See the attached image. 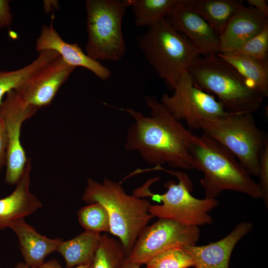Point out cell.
Here are the masks:
<instances>
[{
	"instance_id": "obj_1",
	"label": "cell",
	"mask_w": 268,
	"mask_h": 268,
	"mask_svg": "<svg viewBox=\"0 0 268 268\" xmlns=\"http://www.w3.org/2000/svg\"><path fill=\"white\" fill-rule=\"evenodd\" d=\"M145 101L150 116L131 108L118 109L134 120L127 131L125 148L137 152L143 160L155 166L167 164L174 168L195 169L190 151L195 134L156 98L146 96Z\"/></svg>"
},
{
	"instance_id": "obj_2",
	"label": "cell",
	"mask_w": 268,
	"mask_h": 268,
	"mask_svg": "<svg viewBox=\"0 0 268 268\" xmlns=\"http://www.w3.org/2000/svg\"><path fill=\"white\" fill-rule=\"evenodd\" d=\"M190 151L195 169L203 176L200 183L205 198L215 199L224 190L245 194L254 199L262 198L259 183L229 149L206 134H194Z\"/></svg>"
},
{
	"instance_id": "obj_3",
	"label": "cell",
	"mask_w": 268,
	"mask_h": 268,
	"mask_svg": "<svg viewBox=\"0 0 268 268\" xmlns=\"http://www.w3.org/2000/svg\"><path fill=\"white\" fill-rule=\"evenodd\" d=\"M187 70L194 85L214 94L227 112L253 114L263 103L264 97L217 54L200 56Z\"/></svg>"
},
{
	"instance_id": "obj_4",
	"label": "cell",
	"mask_w": 268,
	"mask_h": 268,
	"mask_svg": "<svg viewBox=\"0 0 268 268\" xmlns=\"http://www.w3.org/2000/svg\"><path fill=\"white\" fill-rule=\"evenodd\" d=\"M82 200L105 206L109 216L110 233L119 238L128 256L140 233L154 217L148 211V200L127 194L121 183L107 178L101 183L87 179Z\"/></svg>"
},
{
	"instance_id": "obj_5",
	"label": "cell",
	"mask_w": 268,
	"mask_h": 268,
	"mask_svg": "<svg viewBox=\"0 0 268 268\" xmlns=\"http://www.w3.org/2000/svg\"><path fill=\"white\" fill-rule=\"evenodd\" d=\"M139 48L158 76L173 90L183 72L201 54L163 18L136 38Z\"/></svg>"
},
{
	"instance_id": "obj_6",
	"label": "cell",
	"mask_w": 268,
	"mask_h": 268,
	"mask_svg": "<svg viewBox=\"0 0 268 268\" xmlns=\"http://www.w3.org/2000/svg\"><path fill=\"white\" fill-rule=\"evenodd\" d=\"M199 130L232 152L251 175L259 176L260 156L268 137L258 127L252 113L225 112L201 120Z\"/></svg>"
},
{
	"instance_id": "obj_7",
	"label": "cell",
	"mask_w": 268,
	"mask_h": 268,
	"mask_svg": "<svg viewBox=\"0 0 268 268\" xmlns=\"http://www.w3.org/2000/svg\"><path fill=\"white\" fill-rule=\"evenodd\" d=\"M179 180L176 184L169 180L164 184L167 189L163 194H155L149 190L150 186L159 179H149L142 186L135 189L134 196L137 198L150 197L153 201L162 202V204L150 205L149 212L154 217L174 220L187 226H198L210 224L212 222L209 212L216 207L219 201L215 199H198L194 197L191 181L187 174L180 171L167 170Z\"/></svg>"
},
{
	"instance_id": "obj_8",
	"label": "cell",
	"mask_w": 268,
	"mask_h": 268,
	"mask_svg": "<svg viewBox=\"0 0 268 268\" xmlns=\"http://www.w3.org/2000/svg\"><path fill=\"white\" fill-rule=\"evenodd\" d=\"M86 54L92 59L116 62L126 52L122 22L128 7L121 0H87Z\"/></svg>"
},
{
	"instance_id": "obj_9",
	"label": "cell",
	"mask_w": 268,
	"mask_h": 268,
	"mask_svg": "<svg viewBox=\"0 0 268 268\" xmlns=\"http://www.w3.org/2000/svg\"><path fill=\"white\" fill-rule=\"evenodd\" d=\"M200 235L198 226L185 225L169 219L159 218L141 231L128 260L141 267L164 251L196 245Z\"/></svg>"
},
{
	"instance_id": "obj_10",
	"label": "cell",
	"mask_w": 268,
	"mask_h": 268,
	"mask_svg": "<svg viewBox=\"0 0 268 268\" xmlns=\"http://www.w3.org/2000/svg\"><path fill=\"white\" fill-rule=\"evenodd\" d=\"M172 95L163 94L160 102L177 120L185 122L190 129L199 130L201 121L223 114L226 111L213 95L195 86L189 72L185 70Z\"/></svg>"
},
{
	"instance_id": "obj_11",
	"label": "cell",
	"mask_w": 268,
	"mask_h": 268,
	"mask_svg": "<svg viewBox=\"0 0 268 268\" xmlns=\"http://www.w3.org/2000/svg\"><path fill=\"white\" fill-rule=\"evenodd\" d=\"M37 111L26 103L14 90L8 92L0 104V116L7 139L5 182L9 184H16L28 159L20 142L22 125Z\"/></svg>"
},
{
	"instance_id": "obj_12",
	"label": "cell",
	"mask_w": 268,
	"mask_h": 268,
	"mask_svg": "<svg viewBox=\"0 0 268 268\" xmlns=\"http://www.w3.org/2000/svg\"><path fill=\"white\" fill-rule=\"evenodd\" d=\"M75 68L60 56L29 75L14 90L26 103L38 110L51 103Z\"/></svg>"
},
{
	"instance_id": "obj_13",
	"label": "cell",
	"mask_w": 268,
	"mask_h": 268,
	"mask_svg": "<svg viewBox=\"0 0 268 268\" xmlns=\"http://www.w3.org/2000/svg\"><path fill=\"white\" fill-rule=\"evenodd\" d=\"M165 19L195 46L201 55L219 53L218 34L202 17L188 6L184 0H177Z\"/></svg>"
},
{
	"instance_id": "obj_14",
	"label": "cell",
	"mask_w": 268,
	"mask_h": 268,
	"mask_svg": "<svg viewBox=\"0 0 268 268\" xmlns=\"http://www.w3.org/2000/svg\"><path fill=\"white\" fill-rule=\"evenodd\" d=\"M36 49L39 53L55 51L68 65L74 67L85 68L102 80H106L111 76V72L108 67L90 58L77 43L70 44L65 41L52 24L41 27L40 35L36 41Z\"/></svg>"
},
{
	"instance_id": "obj_15",
	"label": "cell",
	"mask_w": 268,
	"mask_h": 268,
	"mask_svg": "<svg viewBox=\"0 0 268 268\" xmlns=\"http://www.w3.org/2000/svg\"><path fill=\"white\" fill-rule=\"evenodd\" d=\"M253 227L251 222L242 221L218 241L203 246H188L183 249L192 258L195 268H229L230 256L235 245Z\"/></svg>"
},
{
	"instance_id": "obj_16",
	"label": "cell",
	"mask_w": 268,
	"mask_h": 268,
	"mask_svg": "<svg viewBox=\"0 0 268 268\" xmlns=\"http://www.w3.org/2000/svg\"><path fill=\"white\" fill-rule=\"evenodd\" d=\"M268 25V17L254 7L244 5L231 18L219 35V53L233 52Z\"/></svg>"
},
{
	"instance_id": "obj_17",
	"label": "cell",
	"mask_w": 268,
	"mask_h": 268,
	"mask_svg": "<svg viewBox=\"0 0 268 268\" xmlns=\"http://www.w3.org/2000/svg\"><path fill=\"white\" fill-rule=\"evenodd\" d=\"M31 168V159L28 158L14 191L0 199V230L9 227L15 220L24 218L42 207L41 202L30 191Z\"/></svg>"
},
{
	"instance_id": "obj_18",
	"label": "cell",
	"mask_w": 268,
	"mask_h": 268,
	"mask_svg": "<svg viewBox=\"0 0 268 268\" xmlns=\"http://www.w3.org/2000/svg\"><path fill=\"white\" fill-rule=\"evenodd\" d=\"M10 228L17 235L25 264L30 268H39L46 256L56 251L62 240L50 239L39 233L20 218L12 222Z\"/></svg>"
},
{
	"instance_id": "obj_19",
	"label": "cell",
	"mask_w": 268,
	"mask_h": 268,
	"mask_svg": "<svg viewBox=\"0 0 268 268\" xmlns=\"http://www.w3.org/2000/svg\"><path fill=\"white\" fill-rule=\"evenodd\" d=\"M219 35L234 13L244 5L241 0H184Z\"/></svg>"
},
{
	"instance_id": "obj_20",
	"label": "cell",
	"mask_w": 268,
	"mask_h": 268,
	"mask_svg": "<svg viewBox=\"0 0 268 268\" xmlns=\"http://www.w3.org/2000/svg\"><path fill=\"white\" fill-rule=\"evenodd\" d=\"M100 233L84 230L75 237L62 241L56 250L64 257L67 268L92 263Z\"/></svg>"
},
{
	"instance_id": "obj_21",
	"label": "cell",
	"mask_w": 268,
	"mask_h": 268,
	"mask_svg": "<svg viewBox=\"0 0 268 268\" xmlns=\"http://www.w3.org/2000/svg\"><path fill=\"white\" fill-rule=\"evenodd\" d=\"M218 55L235 68L264 97L268 96V63L235 52Z\"/></svg>"
},
{
	"instance_id": "obj_22",
	"label": "cell",
	"mask_w": 268,
	"mask_h": 268,
	"mask_svg": "<svg viewBox=\"0 0 268 268\" xmlns=\"http://www.w3.org/2000/svg\"><path fill=\"white\" fill-rule=\"evenodd\" d=\"M131 6L137 26L148 27L157 23L167 14L177 0H125Z\"/></svg>"
},
{
	"instance_id": "obj_23",
	"label": "cell",
	"mask_w": 268,
	"mask_h": 268,
	"mask_svg": "<svg viewBox=\"0 0 268 268\" xmlns=\"http://www.w3.org/2000/svg\"><path fill=\"white\" fill-rule=\"evenodd\" d=\"M59 56L54 51H42L33 62L20 69L0 71V104L5 94L15 90L29 75Z\"/></svg>"
},
{
	"instance_id": "obj_24",
	"label": "cell",
	"mask_w": 268,
	"mask_h": 268,
	"mask_svg": "<svg viewBox=\"0 0 268 268\" xmlns=\"http://www.w3.org/2000/svg\"><path fill=\"white\" fill-rule=\"evenodd\" d=\"M128 255L120 241L107 234L101 235L92 268H124Z\"/></svg>"
},
{
	"instance_id": "obj_25",
	"label": "cell",
	"mask_w": 268,
	"mask_h": 268,
	"mask_svg": "<svg viewBox=\"0 0 268 268\" xmlns=\"http://www.w3.org/2000/svg\"><path fill=\"white\" fill-rule=\"evenodd\" d=\"M80 225L86 231L110 232V219L107 210L99 202L89 204L77 212Z\"/></svg>"
},
{
	"instance_id": "obj_26",
	"label": "cell",
	"mask_w": 268,
	"mask_h": 268,
	"mask_svg": "<svg viewBox=\"0 0 268 268\" xmlns=\"http://www.w3.org/2000/svg\"><path fill=\"white\" fill-rule=\"evenodd\" d=\"M145 265L146 268H189L194 262L183 248L176 247L159 253Z\"/></svg>"
},
{
	"instance_id": "obj_27",
	"label": "cell",
	"mask_w": 268,
	"mask_h": 268,
	"mask_svg": "<svg viewBox=\"0 0 268 268\" xmlns=\"http://www.w3.org/2000/svg\"><path fill=\"white\" fill-rule=\"evenodd\" d=\"M268 63V25L260 33L233 51Z\"/></svg>"
},
{
	"instance_id": "obj_28",
	"label": "cell",
	"mask_w": 268,
	"mask_h": 268,
	"mask_svg": "<svg viewBox=\"0 0 268 268\" xmlns=\"http://www.w3.org/2000/svg\"><path fill=\"white\" fill-rule=\"evenodd\" d=\"M259 183L262 191V198L267 207L268 206V140L266 141L260 159Z\"/></svg>"
},
{
	"instance_id": "obj_29",
	"label": "cell",
	"mask_w": 268,
	"mask_h": 268,
	"mask_svg": "<svg viewBox=\"0 0 268 268\" xmlns=\"http://www.w3.org/2000/svg\"><path fill=\"white\" fill-rule=\"evenodd\" d=\"M13 21L9 1L0 0V29L9 27Z\"/></svg>"
},
{
	"instance_id": "obj_30",
	"label": "cell",
	"mask_w": 268,
	"mask_h": 268,
	"mask_svg": "<svg viewBox=\"0 0 268 268\" xmlns=\"http://www.w3.org/2000/svg\"><path fill=\"white\" fill-rule=\"evenodd\" d=\"M7 139L5 126L0 116V172L6 164Z\"/></svg>"
},
{
	"instance_id": "obj_31",
	"label": "cell",
	"mask_w": 268,
	"mask_h": 268,
	"mask_svg": "<svg viewBox=\"0 0 268 268\" xmlns=\"http://www.w3.org/2000/svg\"><path fill=\"white\" fill-rule=\"evenodd\" d=\"M249 6H251L260 12L268 17V5L266 0H247Z\"/></svg>"
},
{
	"instance_id": "obj_32",
	"label": "cell",
	"mask_w": 268,
	"mask_h": 268,
	"mask_svg": "<svg viewBox=\"0 0 268 268\" xmlns=\"http://www.w3.org/2000/svg\"><path fill=\"white\" fill-rule=\"evenodd\" d=\"M39 268H62L60 263L55 259L44 262Z\"/></svg>"
},
{
	"instance_id": "obj_33",
	"label": "cell",
	"mask_w": 268,
	"mask_h": 268,
	"mask_svg": "<svg viewBox=\"0 0 268 268\" xmlns=\"http://www.w3.org/2000/svg\"><path fill=\"white\" fill-rule=\"evenodd\" d=\"M140 266L134 264L130 262L127 258L124 268H140Z\"/></svg>"
},
{
	"instance_id": "obj_34",
	"label": "cell",
	"mask_w": 268,
	"mask_h": 268,
	"mask_svg": "<svg viewBox=\"0 0 268 268\" xmlns=\"http://www.w3.org/2000/svg\"><path fill=\"white\" fill-rule=\"evenodd\" d=\"M14 268H30L25 263L20 262L18 263Z\"/></svg>"
},
{
	"instance_id": "obj_35",
	"label": "cell",
	"mask_w": 268,
	"mask_h": 268,
	"mask_svg": "<svg viewBox=\"0 0 268 268\" xmlns=\"http://www.w3.org/2000/svg\"><path fill=\"white\" fill-rule=\"evenodd\" d=\"M92 263L84 265L79 266L71 268H92Z\"/></svg>"
}]
</instances>
